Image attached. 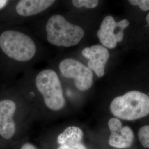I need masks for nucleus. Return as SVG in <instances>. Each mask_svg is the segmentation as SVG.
Instances as JSON below:
<instances>
[{
	"instance_id": "f257e3e1",
	"label": "nucleus",
	"mask_w": 149,
	"mask_h": 149,
	"mask_svg": "<svg viewBox=\"0 0 149 149\" xmlns=\"http://www.w3.org/2000/svg\"><path fill=\"white\" fill-rule=\"evenodd\" d=\"M112 114L118 119L134 120L149 114V96L138 91L118 96L110 105Z\"/></svg>"
},
{
	"instance_id": "f03ea898",
	"label": "nucleus",
	"mask_w": 149,
	"mask_h": 149,
	"mask_svg": "<svg viewBox=\"0 0 149 149\" xmlns=\"http://www.w3.org/2000/svg\"><path fill=\"white\" fill-rule=\"evenodd\" d=\"M46 31L49 43L65 47L77 45L85 34L81 27L70 23L60 15H55L49 19Z\"/></svg>"
},
{
	"instance_id": "7ed1b4c3",
	"label": "nucleus",
	"mask_w": 149,
	"mask_h": 149,
	"mask_svg": "<svg viewBox=\"0 0 149 149\" xmlns=\"http://www.w3.org/2000/svg\"><path fill=\"white\" fill-rule=\"evenodd\" d=\"M0 48L10 58L19 61H27L34 57L36 46L33 40L22 32L8 30L0 36Z\"/></svg>"
},
{
	"instance_id": "20e7f679",
	"label": "nucleus",
	"mask_w": 149,
	"mask_h": 149,
	"mask_svg": "<svg viewBox=\"0 0 149 149\" xmlns=\"http://www.w3.org/2000/svg\"><path fill=\"white\" fill-rule=\"evenodd\" d=\"M38 91L43 95L45 104L53 111H59L65 105L63 91L58 75L51 69L39 72L36 80Z\"/></svg>"
},
{
	"instance_id": "39448f33",
	"label": "nucleus",
	"mask_w": 149,
	"mask_h": 149,
	"mask_svg": "<svg viewBox=\"0 0 149 149\" xmlns=\"http://www.w3.org/2000/svg\"><path fill=\"white\" fill-rule=\"evenodd\" d=\"M59 70L65 77L74 80V85L79 90H87L93 84L92 71L79 61L64 59L59 64Z\"/></svg>"
},
{
	"instance_id": "423d86ee",
	"label": "nucleus",
	"mask_w": 149,
	"mask_h": 149,
	"mask_svg": "<svg viewBox=\"0 0 149 149\" xmlns=\"http://www.w3.org/2000/svg\"><path fill=\"white\" fill-rule=\"evenodd\" d=\"M129 22L123 19L116 22L111 16H107L102 22L97 36L102 45L105 48L113 49L118 42H121L124 37V29L128 27Z\"/></svg>"
},
{
	"instance_id": "0eeeda50",
	"label": "nucleus",
	"mask_w": 149,
	"mask_h": 149,
	"mask_svg": "<svg viewBox=\"0 0 149 149\" xmlns=\"http://www.w3.org/2000/svg\"><path fill=\"white\" fill-rule=\"evenodd\" d=\"M111 131L109 144L118 149H127L133 143L134 134L133 130L128 126H122V122L117 118H112L108 123Z\"/></svg>"
},
{
	"instance_id": "6e6552de",
	"label": "nucleus",
	"mask_w": 149,
	"mask_h": 149,
	"mask_svg": "<svg viewBox=\"0 0 149 149\" xmlns=\"http://www.w3.org/2000/svg\"><path fill=\"white\" fill-rule=\"evenodd\" d=\"M84 57L88 59V68L101 77L105 74V66L109 58L108 49L101 45H94L84 48L82 51Z\"/></svg>"
},
{
	"instance_id": "1a4fd4ad",
	"label": "nucleus",
	"mask_w": 149,
	"mask_h": 149,
	"mask_svg": "<svg viewBox=\"0 0 149 149\" xmlns=\"http://www.w3.org/2000/svg\"><path fill=\"white\" fill-rule=\"evenodd\" d=\"M16 103L10 100L0 102V135L8 139L13 136L16 125L13 116L16 112Z\"/></svg>"
},
{
	"instance_id": "9d476101",
	"label": "nucleus",
	"mask_w": 149,
	"mask_h": 149,
	"mask_svg": "<svg viewBox=\"0 0 149 149\" xmlns=\"http://www.w3.org/2000/svg\"><path fill=\"white\" fill-rule=\"evenodd\" d=\"M54 2V0H22L16 6V10L20 16H33L47 10Z\"/></svg>"
},
{
	"instance_id": "9b49d317",
	"label": "nucleus",
	"mask_w": 149,
	"mask_h": 149,
	"mask_svg": "<svg viewBox=\"0 0 149 149\" xmlns=\"http://www.w3.org/2000/svg\"><path fill=\"white\" fill-rule=\"evenodd\" d=\"M83 136V131L80 128L71 126L65 129L63 132L59 134L57 141L60 145L81 143Z\"/></svg>"
},
{
	"instance_id": "f8f14e48",
	"label": "nucleus",
	"mask_w": 149,
	"mask_h": 149,
	"mask_svg": "<svg viewBox=\"0 0 149 149\" xmlns=\"http://www.w3.org/2000/svg\"><path fill=\"white\" fill-rule=\"evenodd\" d=\"M138 138L144 148L149 149V125H145L139 129Z\"/></svg>"
},
{
	"instance_id": "ddd939ff",
	"label": "nucleus",
	"mask_w": 149,
	"mask_h": 149,
	"mask_svg": "<svg viewBox=\"0 0 149 149\" xmlns=\"http://www.w3.org/2000/svg\"><path fill=\"white\" fill-rule=\"evenodd\" d=\"M99 1L97 0H74L73 5L78 8L85 7L87 8H94L98 5Z\"/></svg>"
},
{
	"instance_id": "4468645a",
	"label": "nucleus",
	"mask_w": 149,
	"mask_h": 149,
	"mask_svg": "<svg viewBox=\"0 0 149 149\" xmlns=\"http://www.w3.org/2000/svg\"><path fill=\"white\" fill-rule=\"evenodd\" d=\"M128 2L132 5L138 6L143 11L149 10V0H129Z\"/></svg>"
},
{
	"instance_id": "2eb2a0df",
	"label": "nucleus",
	"mask_w": 149,
	"mask_h": 149,
	"mask_svg": "<svg viewBox=\"0 0 149 149\" xmlns=\"http://www.w3.org/2000/svg\"><path fill=\"white\" fill-rule=\"evenodd\" d=\"M58 149H87L81 143H72L60 145Z\"/></svg>"
},
{
	"instance_id": "dca6fc26",
	"label": "nucleus",
	"mask_w": 149,
	"mask_h": 149,
	"mask_svg": "<svg viewBox=\"0 0 149 149\" xmlns=\"http://www.w3.org/2000/svg\"><path fill=\"white\" fill-rule=\"evenodd\" d=\"M21 149H37L33 145L30 143H26L22 145Z\"/></svg>"
},
{
	"instance_id": "f3484780",
	"label": "nucleus",
	"mask_w": 149,
	"mask_h": 149,
	"mask_svg": "<svg viewBox=\"0 0 149 149\" xmlns=\"http://www.w3.org/2000/svg\"><path fill=\"white\" fill-rule=\"evenodd\" d=\"M8 1L6 0H0V10L2 9L5 7V6L7 4Z\"/></svg>"
},
{
	"instance_id": "a211bd4d",
	"label": "nucleus",
	"mask_w": 149,
	"mask_h": 149,
	"mask_svg": "<svg viewBox=\"0 0 149 149\" xmlns=\"http://www.w3.org/2000/svg\"><path fill=\"white\" fill-rule=\"evenodd\" d=\"M146 21L147 22V23L149 24V13H148V15L146 16Z\"/></svg>"
}]
</instances>
